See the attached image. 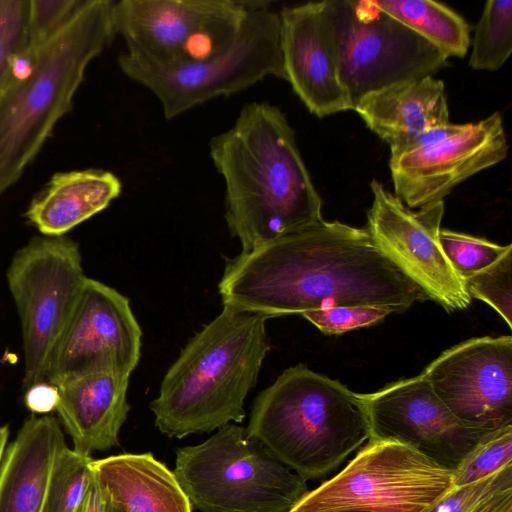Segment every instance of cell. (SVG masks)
I'll list each match as a JSON object with an SVG mask.
<instances>
[{
    "instance_id": "2",
    "label": "cell",
    "mask_w": 512,
    "mask_h": 512,
    "mask_svg": "<svg viewBox=\"0 0 512 512\" xmlns=\"http://www.w3.org/2000/svg\"><path fill=\"white\" fill-rule=\"evenodd\" d=\"M209 154L225 183L227 227L243 252L324 220L295 132L277 106L246 103L234 124L210 139Z\"/></svg>"
},
{
    "instance_id": "33",
    "label": "cell",
    "mask_w": 512,
    "mask_h": 512,
    "mask_svg": "<svg viewBox=\"0 0 512 512\" xmlns=\"http://www.w3.org/2000/svg\"><path fill=\"white\" fill-rule=\"evenodd\" d=\"M58 401V389L49 382H39L25 389V405L35 414L46 415L56 410Z\"/></svg>"
},
{
    "instance_id": "16",
    "label": "cell",
    "mask_w": 512,
    "mask_h": 512,
    "mask_svg": "<svg viewBox=\"0 0 512 512\" xmlns=\"http://www.w3.org/2000/svg\"><path fill=\"white\" fill-rule=\"evenodd\" d=\"M507 152L500 113L462 124L444 139L390 157L395 195L410 209L443 201L461 182L504 160Z\"/></svg>"
},
{
    "instance_id": "25",
    "label": "cell",
    "mask_w": 512,
    "mask_h": 512,
    "mask_svg": "<svg viewBox=\"0 0 512 512\" xmlns=\"http://www.w3.org/2000/svg\"><path fill=\"white\" fill-rule=\"evenodd\" d=\"M91 456L70 449L67 444L52 465L42 512H76L93 479Z\"/></svg>"
},
{
    "instance_id": "8",
    "label": "cell",
    "mask_w": 512,
    "mask_h": 512,
    "mask_svg": "<svg viewBox=\"0 0 512 512\" xmlns=\"http://www.w3.org/2000/svg\"><path fill=\"white\" fill-rule=\"evenodd\" d=\"M453 472L413 448L370 438L333 478L292 512H427L454 488Z\"/></svg>"
},
{
    "instance_id": "18",
    "label": "cell",
    "mask_w": 512,
    "mask_h": 512,
    "mask_svg": "<svg viewBox=\"0 0 512 512\" xmlns=\"http://www.w3.org/2000/svg\"><path fill=\"white\" fill-rule=\"evenodd\" d=\"M130 373L100 366L69 375L54 384L59 393L56 411L72 438L74 450L90 456L119 445V432L130 405Z\"/></svg>"
},
{
    "instance_id": "9",
    "label": "cell",
    "mask_w": 512,
    "mask_h": 512,
    "mask_svg": "<svg viewBox=\"0 0 512 512\" xmlns=\"http://www.w3.org/2000/svg\"><path fill=\"white\" fill-rule=\"evenodd\" d=\"M86 278L79 245L65 235L33 237L13 256L7 282L21 322L25 389L47 380Z\"/></svg>"
},
{
    "instance_id": "32",
    "label": "cell",
    "mask_w": 512,
    "mask_h": 512,
    "mask_svg": "<svg viewBox=\"0 0 512 512\" xmlns=\"http://www.w3.org/2000/svg\"><path fill=\"white\" fill-rule=\"evenodd\" d=\"M83 0H29L27 46L45 41L77 11Z\"/></svg>"
},
{
    "instance_id": "4",
    "label": "cell",
    "mask_w": 512,
    "mask_h": 512,
    "mask_svg": "<svg viewBox=\"0 0 512 512\" xmlns=\"http://www.w3.org/2000/svg\"><path fill=\"white\" fill-rule=\"evenodd\" d=\"M267 320L223 306L189 340L150 403L161 433L184 438L243 421L244 401L270 350Z\"/></svg>"
},
{
    "instance_id": "11",
    "label": "cell",
    "mask_w": 512,
    "mask_h": 512,
    "mask_svg": "<svg viewBox=\"0 0 512 512\" xmlns=\"http://www.w3.org/2000/svg\"><path fill=\"white\" fill-rule=\"evenodd\" d=\"M250 4L231 0H121L112 26L128 55L160 67L199 62L238 36Z\"/></svg>"
},
{
    "instance_id": "15",
    "label": "cell",
    "mask_w": 512,
    "mask_h": 512,
    "mask_svg": "<svg viewBox=\"0 0 512 512\" xmlns=\"http://www.w3.org/2000/svg\"><path fill=\"white\" fill-rule=\"evenodd\" d=\"M142 331L129 299L86 278L72 315L54 351L46 382L100 366L132 373L141 355Z\"/></svg>"
},
{
    "instance_id": "6",
    "label": "cell",
    "mask_w": 512,
    "mask_h": 512,
    "mask_svg": "<svg viewBox=\"0 0 512 512\" xmlns=\"http://www.w3.org/2000/svg\"><path fill=\"white\" fill-rule=\"evenodd\" d=\"M173 473L201 512H288L309 491L305 479L235 423L178 448Z\"/></svg>"
},
{
    "instance_id": "20",
    "label": "cell",
    "mask_w": 512,
    "mask_h": 512,
    "mask_svg": "<svg viewBox=\"0 0 512 512\" xmlns=\"http://www.w3.org/2000/svg\"><path fill=\"white\" fill-rule=\"evenodd\" d=\"M66 445L58 420L32 415L6 447L0 464V512H42L59 450Z\"/></svg>"
},
{
    "instance_id": "3",
    "label": "cell",
    "mask_w": 512,
    "mask_h": 512,
    "mask_svg": "<svg viewBox=\"0 0 512 512\" xmlns=\"http://www.w3.org/2000/svg\"><path fill=\"white\" fill-rule=\"evenodd\" d=\"M111 0H83L53 35L26 47L0 93V195L73 106L89 64L115 37Z\"/></svg>"
},
{
    "instance_id": "14",
    "label": "cell",
    "mask_w": 512,
    "mask_h": 512,
    "mask_svg": "<svg viewBox=\"0 0 512 512\" xmlns=\"http://www.w3.org/2000/svg\"><path fill=\"white\" fill-rule=\"evenodd\" d=\"M462 423L512 426V337H478L444 351L421 373Z\"/></svg>"
},
{
    "instance_id": "12",
    "label": "cell",
    "mask_w": 512,
    "mask_h": 512,
    "mask_svg": "<svg viewBox=\"0 0 512 512\" xmlns=\"http://www.w3.org/2000/svg\"><path fill=\"white\" fill-rule=\"evenodd\" d=\"M362 397L370 438L405 444L452 472L478 444L498 431L462 423L421 374Z\"/></svg>"
},
{
    "instance_id": "36",
    "label": "cell",
    "mask_w": 512,
    "mask_h": 512,
    "mask_svg": "<svg viewBox=\"0 0 512 512\" xmlns=\"http://www.w3.org/2000/svg\"><path fill=\"white\" fill-rule=\"evenodd\" d=\"M9 437V428L7 425L0 426V464L6 449L7 441Z\"/></svg>"
},
{
    "instance_id": "7",
    "label": "cell",
    "mask_w": 512,
    "mask_h": 512,
    "mask_svg": "<svg viewBox=\"0 0 512 512\" xmlns=\"http://www.w3.org/2000/svg\"><path fill=\"white\" fill-rule=\"evenodd\" d=\"M118 66L129 79L150 90L166 120L219 96L245 90L267 76L285 80L280 44V15L252 6L235 40L206 60L160 67L121 53Z\"/></svg>"
},
{
    "instance_id": "23",
    "label": "cell",
    "mask_w": 512,
    "mask_h": 512,
    "mask_svg": "<svg viewBox=\"0 0 512 512\" xmlns=\"http://www.w3.org/2000/svg\"><path fill=\"white\" fill-rule=\"evenodd\" d=\"M376 6L401 22L447 58L464 57L470 45L466 20L446 5L431 0H374Z\"/></svg>"
},
{
    "instance_id": "26",
    "label": "cell",
    "mask_w": 512,
    "mask_h": 512,
    "mask_svg": "<svg viewBox=\"0 0 512 512\" xmlns=\"http://www.w3.org/2000/svg\"><path fill=\"white\" fill-rule=\"evenodd\" d=\"M439 242L445 257L463 282L496 262L511 246H501L448 229H440Z\"/></svg>"
},
{
    "instance_id": "19",
    "label": "cell",
    "mask_w": 512,
    "mask_h": 512,
    "mask_svg": "<svg viewBox=\"0 0 512 512\" xmlns=\"http://www.w3.org/2000/svg\"><path fill=\"white\" fill-rule=\"evenodd\" d=\"M354 111L390 146V157L402 154L421 134L450 123L444 83L433 76L395 83L361 98Z\"/></svg>"
},
{
    "instance_id": "24",
    "label": "cell",
    "mask_w": 512,
    "mask_h": 512,
    "mask_svg": "<svg viewBox=\"0 0 512 512\" xmlns=\"http://www.w3.org/2000/svg\"><path fill=\"white\" fill-rule=\"evenodd\" d=\"M511 53L512 1H487L475 27L469 66L474 70L497 71Z\"/></svg>"
},
{
    "instance_id": "31",
    "label": "cell",
    "mask_w": 512,
    "mask_h": 512,
    "mask_svg": "<svg viewBox=\"0 0 512 512\" xmlns=\"http://www.w3.org/2000/svg\"><path fill=\"white\" fill-rule=\"evenodd\" d=\"M391 310L374 306H339L329 309L307 311L301 314L321 332L338 335L350 330L371 326L388 315Z\"/></svg>"
},
{
    "instance_id": "13",
    "label": "cell",
    "mask_w": 512,
    "mask_h": 512,
    "mask_svg": "<svg viewBox=\"0 0 512 512\" xmlns=\"http://www.w3.org/2000/svg\"><path fill=\"white\" fill-rule=\"evenodd\" d=\"M370 189L373 201L366 229L377 246L430 300L448 312L467 308L472 299L439 242L444 201L413 211L376 179Z\"/></svg>"
},
{
    "instance_id": "34",
    "label": "cell",
    "mask_w": 512,
    "mask_h": 512,
    "mask_svg": "<svg viewBox=\"0 0 512 512\" xmlns=\"http://www.w3.org/2000/svg\"><path fill=\"white\" fill-rule=\"evenodd\" d=\"M470 512H512V488L494 493Z\"/></svg>"
},
{
    "instance_id": "37",
    "label": "cell",
    "mask_w": 512,
    "mask_h": 512,
    "mask_svg": "<svg viewBox=\"0 0 512 512\" xmlns=\"http://www.w3.org/2000/svg\"><path fill=\"white\" fill-rule=\"evenodd\" d=\"M106 501V500H105ZM105 512H123L122 510H120L119 508L115 507L114 505H112L111 503L107 502L106 501V508H105Z\"/></svg>"
},
{
    "instance_id": "1",
    "label": "cell",
    "mask_w": 512,
    "mask_h": 512,
    "mask_svg": "<svg viewBox=\"0 0 512 512\" xmlns=\"http://www.w3.org/2000/svg\"><path fill=\"white\" fill-rule=\"evenodd\" d=\"M218 291L223 306L268 319L339 306L400 313L429 299L366 227L324 220L228 259Z\"/></svg>"
},
{
    "instance_id": "21",
    "label": "cell",
    "mask_w": 512,
    "mask_h": 512,
    "mask_svg": "<svg viewBox=\"0 0 512 512\" xmlns=\"http://www.w3.org/2000/svg\"><path fill=\"white\" fill-rule=\"evenodd\" d=\"M104 499L123 512H192L173 471L152 453H124L91 463Z\"/></svg>"
},
{
    "instance_id": "28",
    "label": "cell",
    "mask_w": 512,
    "mask_h": 512,
    "mask_svg": "<svg viewBox=\"0 0 512 512\" xmlns=\"http://www.w3.org/2000/svg\"><path fill=\"white\" fill-rule=\"evenodd\" d=\"M509 464H512V426L498 430L478 444L453 472L454 486L476 482Z\"/></svg>"
},
{
    "instance_id": "30",
    "label": "cell",
    "mask_w": 512,
    "mask_h": 512,
    "mask_svg": "<svg viewBox=\"0 0 512 512\" xmlns=\"http://www.w3.org/2000/svg\"><path fill=\"white\" fill-rule=\"evenodd\" d=\"M508 488H512V464L476 482L454 487L427 512H470L487 497Z\"/></svg>"
},
{
    "instance_id": "22",
    "label": "cell",
    "mask_w": 512,
    "mask_h": 512,
    "mask_svg": "<svg viewBox=\"0 0 512 512\" xmlns=\"http://www.w3.org/2000/svg\"><path fill=\"white\" fill-rule=\"evenodd\" d=\"M122 190L120 179L103 169L55 173L31 200L25 217L44 236H62L106 209Z\"/></svg>"
},
{
    "instance_id": "38",
    "label": "cell",
    "mask_w": 512,
    "mask_h": 512,
    "mask_svg": "<svg viewBox=\"0 0 512 512\" xmlns=\"http://www.w3.org/2000/svg\"><path fill=\"white\" fill-rule=\"evenodd\" d=\"M288 512H292V511H288ZM342 512H364V511H342Z\"/></svg>"
},
{
    "instance_id": "5",
    "label": "cell",
    "mask_w": 512,
    "mask_h": 512,
    "mask_svg": "<svg viewBox=\"0 0 512 512\" xmlns=\"http://www.w3.org/2000/svg\"><path fill=\"white\" fill-rule=\"evenodd\" d=\"M245 430L305 480L328 474L370 439L362 394L304 364L257 395Z\"/></svg>"
},
{
    "instance_id": "17",
    "label": "cell",
    "mask_w": 512,
    "mask_h": 512,
    "mask_svg": "<svg viewBox=\"0 0 512 512\" xmlns=\"http://www.w3.org/2000/svg\"><path fill=\"white\" fill-rule=\"evenodd\" d=\"M279 15L285 80L306 108L319 118L354 110L340 80L325 1L285 7Z\"/></svg>"
},
{
    "instance_id": "29",
    "label": "cell",
    "mask_w": 512,
    "mask_h": 512,
    "mask_svg": "<svg viewBox=\"0 0 512 512\" xmlns=\"http://www.w3.org/2000/svg\"><path fill=\"white\" fill-rule=\"evenodd\" d=\"M29 0H0V93L27 46Z\"/></svg>"
},
{
    "instance_id": "27",
    "label": "cell",
    "mask_w": 512,
    "mask_h": 512,
    "mask_svg": "<svg viewBox=\"0 0 512 512\" xmlns=\"http://www.w3.org/2000/svg\"><path fill=\"white\" fill-rule=\"evenodd\" d=\"M470 298L484 301L512 325V245L493 264L464 280Z\"/></svg>"
},
{
    "instance_id": "10",
    "label": "cell",
    "mask_w": 512,
    "mask_h": 512,
    "mask_svg": "<svg viewBox=\"0 0 512 512\" xmlns=\"http://www.w3.org/2000/svg\"><path fill=\"white\" fill-rule=\"evenodd\" d=\"M339 76L353 105L389 85L432 76L448 58L374 0H326Z\"/></svg>"
},
{
    "instance_id": "35",
    "label": "cell",
    "mask_w": 512,
    "mask_h": 512,
    "mask_svg": "<svg viewBox=\"0 0 512 512\" xmlns=\"http://www.w3.org/2000/svg\"><path fill=\"white\" fill-rule=\"evenodd\" d=\"M106 501L95 480L94 474L89 489L76 512H105Z\"/></svg>"
}]
</instances>
